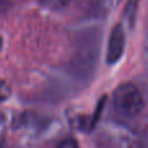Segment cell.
<instances>
[{"instance_id":"1","label":"cell","mask_w":148,"mask_h":148,"mask_svg":"<svg viewBox=\"0 0 148 148\" xmlns=\"http://www.w3.org/2000/svg\"><path fill=\"white\" fill-rule=\"evenodd\" d=\"M113 103L117 110L127 117L139 114L143 109L144 100L142 92L133 83H122L116 88L113 95Z\"/></svg>"},{"instance_id":"2","label":"cell","mask_w":148,"mask_h":148,"mask_svg":"<svg viewBox=\"0 0 148 148\" xmlns=\"http://www.w3.org/2000/svg\"><path fill=\"white\" fill-rule=\"evenodd\" d=\"M125 47V34L121 26H114L109 36L108 42V52H107V61L108 64H114L121 57Z\"/></svg>"},{"instance_id":"3","label":"cell","mask_w":148,"mask_h":148,"mask_svg":"<svg viewBox=\"0 0 148 148\" xmlns=\"http://www.w3.org/2000/svg\"><path fill=\"white\" fill-rule=\"evenodd\" d=\"M46 7L51 8V9H61L65 5H68V3L70 0H40Z\"/></svg>"},{"instance_id":"4","label":"cell","mask_w":148,"mask_h":148,"mask_svg":"<svg viewBox=\"0 0 148 148\" xmlns=\"http://www.w3.org/2000/svg\"><path fill=\"white\" fill-rule=\"evenodd\" d=\"M10 95V87L5 81L0 79V101H4Z\"/></svg>"},{"instance_id":"5","label":"cell","mask_w":148,"mask_h":148,"mask_svg":"<svg viewBox=\"0 0 148 148\" xmlns=\"http://www.w3.org/2000/svg\"><path fill=\"white\" fill-rule=\"evenodd\" d=\"M56 148H78V144L74 139H64Z\"/></svg>"},{"instance_id":"6","label":"cell","mask_w":148,"mask_h":148,"mask_svg":"<svg viewBox=\"0 0 148 148\" xmlns=\"http://www.w3.org/2000/svg\"><path fill=\"white\" fill-rule=\"evenodd\" d=\"M10 4H12V0H0V12H4L5 9H8Z\"/></svg>"},{"instance_id":"7","label":"cell","mask_w":148,"mask_h":148,"mask_svg":"<svg viewBox=\"0 0 148 148\" xmlns=\"http://www.w3.org/2000/svg\"><path fill=\"white\" fill-rule=\"evenodd\" d=\"M1 47H3V39H1V36H0V49H1Z\"/></svg>"}]
</instances>
